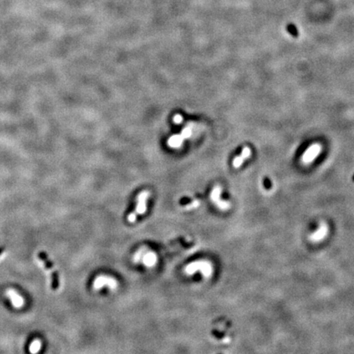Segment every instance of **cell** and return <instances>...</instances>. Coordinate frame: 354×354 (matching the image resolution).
Instances as JSON below:
<instances>
[{"mask_svg": "<svg viewBox=\"0 0 354 354\" xmlns=\"http://www.w3.org/2000/svg\"><path fill=\"white\" fill-rule=\"evenodd\" d=\"M3 249H3V248H2V247H0V255H1V254H2V252H3Z\"/></svg>", "mask_w": 354, "mask_h": 354, "instance_id": "cell-14", "label": "cell"}, {"mask_svg": "<svg viewBox=\"0 0 354 354\" xmlns=\"http://www.w3.org/2000/svg\"><path fill=\"white\" fill-rule=\"evenodd\" d=\"M184 271L188 275H192V274H194L196 271H200L203 276H208L212 273V267L208 262H204V261H198V262H193L187 265Z\"/></svg>", "mask_w": 354, "mask_h": 354, "instance_id": "cell-3", "label": "cell"}, {"mask_svg": "<svg viewBox=\"0 0 354 354\" xmlns=\"http://www.w3.org/2000/svg\"><path fill=\"white\" fill-rule=\"evenodd\" d=\"M41 347V342L39 339H36V340H35L33 343L30 344V352H32V353H35V352H37L39 351V350L40 349Z\"/></svg>", "mask_w": 354, "mask_h": 354, "instance_id": "cell-10", "label": "cell"}, {"mask_svg": "<svg viewBox=\"0 0 354 354\" xmlns=\"http://www.w3.org/2000/svg\"><path fill=\"white\" fill-rule=\"evenodd\" d=\"M182 121H183V118H182L181 116L179 114L175 115V117H174V118H173V121H174L175 124L181 123Z\"/></svg>", "mask_w": 354, "mask_h": 354, "instance_id": "cell-12", "label": "cell"}, {"mask_svg": "<svg viewBox=\"0 0 354 354\" xmlns=\"http://www.w3.org/2000/svg\"><path fill=\"white\" fill-rule=\"evenodd\" d=\"M352 179H353V180H354V175H353V177H352Z\"/></svg>", "mask_w": 354, "mask_h": 354, "instance_id": "cell-15", "label": "cell"}, {"mask_svg": "<svg viewBox=\"0 0 354 354\" xmlns=\"http://www.w3.org/2000/svg\"><path fill=\"white\" fill-rule=\"evenodd\" d=\"M264 186H265V188L266 189L271 188V182L269 179L266 178V179H264Z\"/></svg>", "mask_w": 354, "mask_h": 354, "instance_id": "cell-13", "label": "cell"}, {"mask_svg": "<svg viewBox=\"0 0 354 354\" xmlns=\"http://www.w3.org/2000/svg\"><path fill=\"white\" fill-rule=\"evenodd\" d=\"M149 192L148 191H143L139 193L138 198H137V205L135 207V211L132 213H130L128 216L127 220L130 223H133L136 221L137 217L140 215H143L147 211V205H148V199L149 197Z\"/></svg>", "mask_w": 354, "mask_h": 354, "instance_id": "cell-1", "label": "cell"}, {"mask_svg": "<svg viewBox=\"0 0 354 354\" xmlns=\"http://www.w3.org/2000/svg\"><path fill=\"white\" fill-rule=\"evenodd\" d=\"M193 125L192 123H189L182 130L180 135L184 137V139H188L192 135V130H193Z\"/></svg>", "mask_w": 354, "mask_h": 354, "instance_id": "cell-9", "label": "cell"}, {"mask_svg": "<svg viewBox=\"0 0 354 354\" xmlns=\"http://www.w3.org/2000/svg\"><path fill=\"white\" fill-rule=\"evenodd\" d=\"M135 260L141 261L143 264L147 267H152L157 263V258L156 253L153 252L140 250L135 255Z\"/></svg>", "mask_w": 354, "mask_h": 354, "instance_id": "cell-5", "label": "cell"}, {"mask_svg": "<svg viewBox=\"0 0 354 354\" xmlns=\"http://www.w3.org/2000/svg\"><path fill=\"white\" fill-rule=\"evenodd\" d=\"M38 258L42 261L44 267L51 271V289L53 290H57L59 287V276L58 271L54 270V263L49 260L47 254L44 252L39 253Z\"/></svg>", "mask_w": 354, "mask_h": 354, "instance_id": "cell-2", "label": "cell"}, {"mask_svg": "<svg viewBox=\"0 0 354 354\" xmlns=\"http://www.w3.org/2000/svg\"><path fill=\"white\" fill-rule=\"evenodd\" d=\"M7 294L9 298H10V299L12 300V304H13L15 307H22L23 304H24V300H23V298H21V296L19 295L15 290L11 289H8L7 291Z\"/></svg>", "mask_w": 354, "mask_h": 354, "instance_id": "cell-6", "label": "cell"}, {"mask_svg": "<svg viewBox=\"0 0 354 354\" xmlns=\"http://www.w3.org/2000/svg\"><path fill=\"white\" fill-rule=\"evenodd\" d=\"M287 30L290 33V34L294 36H297L298 35V30H297V28H296V26L294 25H293V24H289V25L287 26Z\"/></svg>", "mask_w": 354, "mask_h": 354, "instance_id": "cell-11", "label": "cell"}, {"mask_svg": "<svg viewBox=\"0 0 354 354\" xmlns=\"http://www.w3.org/2000/svg\"><path fill=\"white\" fill-rule=\"evenodd\" d=\"M184 137L182 136L180 134L179 135H174L171 137H170L167 140V143L168 145L171 148H179L181 144L184 142Z\"/></svg>", "mask_w": 354, "mask_h": 354, "instance_id": "cell-7", "label": "cell"}, {"mask_svg": "<svg viewBox=\"0 0 354 354\" xmlns=\"http://www.w3.org/2000/svg\"><path fill=\"white\" fill-rule=\"evenodd\" d=\"M117 280L112 276H97L94 283L93 287L94 289H101L103 287H108L110 289H115L117 287Z\"/></svg>", "mask_w": 354, "mask_h": 354, "instance_id": "cell-4", "label": "cell"}, {"mask_svg": "<svg viewBox=\"0 0 354 354\" xmlns=\"http://www.w3.org/2000/svg\"><path fill=\"white\" fill-rule=\"evenodd\" d=\"M179 205L186 210H191L193 208H196L199 205V201L198 200H190L187 198H183L179 203Z\"/></svg>", "mask_w": 354, "mask_h": 354, "instance_id": "cell-8", "label": "cell"}]
</instances>
